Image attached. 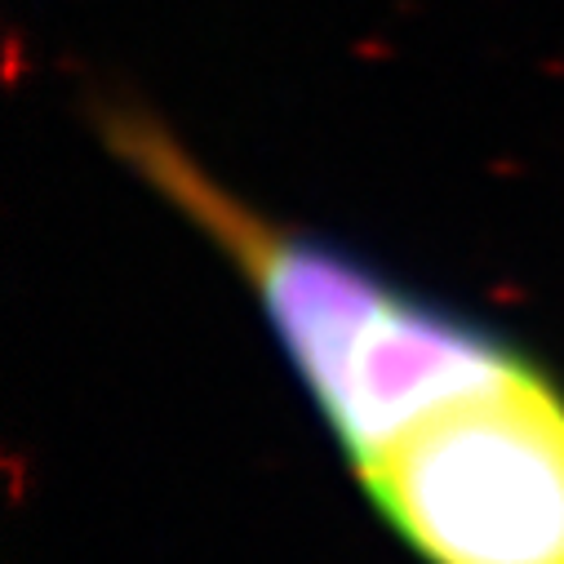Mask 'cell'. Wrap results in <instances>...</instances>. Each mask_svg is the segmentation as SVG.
I'll return each instance as SVG.
<instances>
[{"mask_svg":"<svg viewBox=\"0 0 564 564\" xmlns=\"http://www.w3.org/2000/svg\"><path fill=\"white\" fill-rule=\"evenodd\" d=\"M98 133L245 271L356 471L432 417L529 369L498 338L413 303L360 262L249 209L152 111L102 102Z\"/></svg>","mask_w":564,"mask_h":564,"instance_id":"1","label":"cell"},{"mask_svg":"<svg viewBox=\"0 0 564 564\" xmlns=\"http://www.w3.org/2000/svg\"><path fill=\"white\" fill-rule=\"evenodd\" d=\"M360 480L432 564H564V395L524 369L391 445Z\"/></svg>","mask_w":564,"mask_h":564,"instance_id":"2","label":"cell"}]
</instances>
